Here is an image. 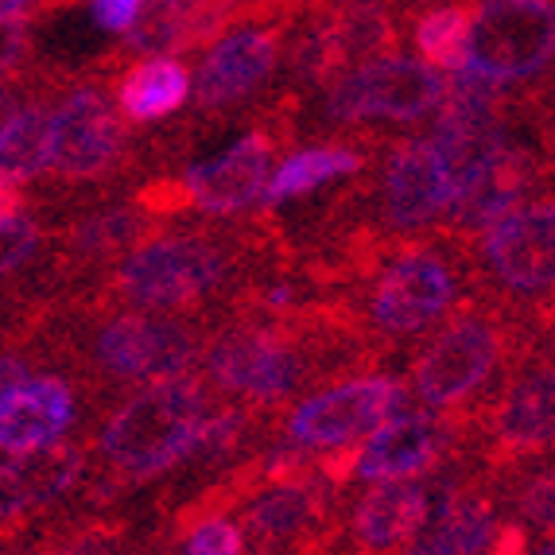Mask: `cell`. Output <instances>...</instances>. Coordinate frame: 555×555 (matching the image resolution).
Wrapping results in <instances>:
<instances>
[{
    "instance_id": "obj_27",
    "label": "cell",
    "mask_w": 555,
    "mask_h": 555,
    "mask_svg": "<svg viewBox=\"0 0 555 555\" xmlns=\"http://www.w3.org/2000/svg\"><path fill=\"white\" fill-rule=\"evenodd\" d=\"M176 540H183L179 555H245V537L241 528L225 517H206L179 532Z\"/></svg>"
},
{
    "instance_id": "obj_34",
    "label": "cell",
    "mask_w": 555,
    "mask_h": 555,
    "mask_svg": "<svg viewBox=\"0 0 555 555\" xmlns=\"http://www.w3.org/2000/svg\"><path fill=\"white\" fill-rule=\"evenodd\" d=\"M404 555H451L447 552V547H439L436 540H412V544H408V552Z\"/></svg>"
},
{
    "instance_id": "obj_10",
    "label": "cell",
    "mask_w": 555,
    "mask_h": 555,
    "mask_svg": "<svg viewBox=\"0 0 555 555\" xmlns=\"http://www.w3.org/2000/svg\"><path fill=\"white\" fill-rule=\"evenodd\" d=\"M326 125L331 129H358L361 120H424L443 102V75L412 55H385L346 70L326 86Z\"/></svg>"
},
{
    "instance_id": "obj_3",
    "label": "cell",
    "mask_w": 555,
    "mask_h": 555,
    "mask_svg": "<svg viewBox=\"0 0 555 555\" xmlns=\"http://www.w3.org/2000/svg\"><path fill=\"white\" fill-rule=\"evenodd\" d=\"M210 412V389L203 377H171L137 389L105 416L102 431L93 439L102 459L105 481L90 493L102 505V493H120L125 486H140L159 474L176 470L183 454L198 436V424Z\"/></svg>"
},
{
    "instance_id": "obj_25",
    "label": "cell",
    "mask_w": 555,
    "mask_h": 555,
    "mask_svg": "<svg viewBox=\"0 0 555 555\" xmlns=\"http://www.w3.org/2000/svg\"><path fill=\"white\" fill-rule=\"evenodd\" d=\"M501 493H509L513 505L520 509L525 517V528H540V537H552V525H555V478H552V466L540 463V470H525L520 478H513L509 486H501Z\"/></svg>"
},
{
    "instance_id": "obj_24",
    "label": "cell",
    "mask_w": 555,
    "mask_h": 555,
    "mask_svg": "<svg viewBox=\"0 0 555 555\" xmlns=\"http://www.w3.org/2000/svg\"><path fill=\"white\" fill-rule=\"evenodd\" d=\"M412 39H416L420 63H427L431 70H463L466 66V36H470V4H443L431 9L412 24Z\"/></svg>"
},
{
    "instance_id": "obj_29",
    "label": "cell",
    "mask_w": 555,
    "mask_h": 555,
    "mask_svg": "<svg viewBox=\"0 0 555 555\" xmlns=\"http://www.w3.org/2000/svg\"><path fill=\"white\" fill-rule=\"evenodd\" d=\"M140 4H144V0H90L93 24L113 31V36H125V31L137 24Z\"/></svg>"
},
{
    "instance_id": "obj_17",
    "label": "cell",
    "mask_w": 555,
    "mask_h": 555,
    "mask_svg": "<svg viewBox=\"0 0 555 555\" xmlns=\"http://www.w3.org/2000/svg\"><path fill=\"white\" fill-rule=\"evenodd\" d=\"M547 171H552V156L513 137L509 149L501 152L478 179H470L463 191L451 195V203L443 210V230L470 241L474 233L498 222L501 214H509L513 206L537 195V179L547 183Z\"/></svg>"
},
{
    "instance_id": "obj_19",
    "label": "cell",
    "mask_w": 555,
    "mask_h": 555,
    "mask_svg": "<svg viewBox=\"0 0 555 555\" xmlns=\"http://www.w3.org/2000/svg\"><path fill=\"white\" fill-rule=\"evenodd\" d=\"M78 397L63 377H28L0 400V451L31 454L55 447L75 427Z\"/></svg>"
},
{
    "instance_id": "obj_11",
    "label": "cell",
    "mask_w": 555,
    "mask_h": 555,
    "mask_svg": "<svg viewBox=\"0 0 555 555\" xmlns=\"http://www.w3.org/2000/svg\"><path fill=\"white\" fill-rule=\"evenodd\" d=\"M400 412H408V385L385 377V373H373V377L334 380L323 392L304 397L280 420V431L307 451H326V447L365 439L373 427Z\"/></svg>"
},
{
    "instance_id": "obj_12",
    "label": "cell",
    "mask_w": 555,
    "mask_h": 555,
    "mask_svg": "<svg viewBox=\"0 0 555 555\" xmlns=\"http://www.w3.org/2000/svg\"><path fill=\"white\" fill-rule=\"evenodd\" d=\"M380 149H385V156L380 152L373 156V164H377V206L370 214V225L377 233L431 230L451 203V179H447L431 140H385Z\"/></svg>"
},
{
    "instance_id": "obj_14",
    "label": "cell",
    "mask_w": 555,
    "mask_h": 555,
    "mask_svg": "<svg viewBox=\"0 0 555 555\" xmlns=\"http://www.w3.org/2000/svg\"><path fill=\"white\" fill-rule=\"evenodd\" d=\"M167 222L152 218L149 210H140L137 203H98L93 210L78 214L66 225H59L55 245H51V264H47V280L59 287L75 284H98L105 272L117 264L120 257H129L140 241H149Z\"/></svg>"
},
{
    "instance_id": "obj_20",
    "label": "cell",
    "mask_w": 555,
    "mask_h": 555,
    "mask_svg": "<svg viewBox=\"0 0 555 555\" xmlns=\"http://www.w3.org/2000/svg\"><path fill=\"white\" fill-rule=\"evenodd\" d=\"M377 152H380L377 137L334 140V144H315V149L292 152V156L276 167V176H269V183H264V203H269V210H272V206L315 195L319 186L331 183V179L361 176L365 167H373Z\"/></svg>"
},
{
    "instance_id": "obj_33",
    "label": "cell",
    "mask_w": 555,
    "mask_h": 555,
    "mask_svg": "<svg viewBox=\"0 0 555 555\" xmlns=\"http://www.w3.org/2000/svg\"><path fill=\"white\" fill-rule=\"evenodd\" d=\"M31 12H51V0H0V16H24Z\"/></svg>"
},
{
    "instance_id": "obj_13",
    "label": "cell",
    "mask_w": 555,
    "mask_h": 555,
    "mask_svg": "<svg viewBox=\"0 0 555 555\" xmlns=\"http://www.w3.org/2000/svg\"><path fill=\"white\" fill-rule=\"evenodd\" d=\"M454 451H474V427L451 412H400L373 427L370 439H361L353 478L361 481H397L427 478ZM478 454V451H474Z\"/></svg>"
},
{
    "instance_id": "obj_1",
    "label": "cell",
    "mask_w": 555,
    "mask_h": 555,
    "mask_svg": "<svg viewBox=\"0 0 555 555\" xmlns=\"http://www.w3.org/2000/svg\"><path fill=\"white\" fill-rule=\"evenodd\" d=\"M540 343H552V319L513 307L478 287L412 353L408 389L431 412L463 416L478 439L486 408Z\"/></svg>"
},
{
    "instance_id": "obj_21",
    "label": "cell",
    "mask_w": 555,
    "mask_h": 555,
    "mask_svg": "<svg viewBox=\"0 0 555 555\" xmlns=\"http://www.w3.org/2000/svg\"><path fill=\"white\" fill-rule=\"evenodd\" d=\"M326 28H331V43L343 75L353 70V66L370 63V59L397 55L400 39H404L397 0H343V4H326Z\"/></svg>"
},
{
    "instance_id": "obj_15",
    "label": "cell",
    "mask_w": 555,
    "mask_h": 555,
    "mask_svg": "<svg viewBox=\"0 0 555 555\" xmlns=\"http://www.w3.org/2000/svg\"><path fill=\"white\" fill-rule=\"evenodd\" d=\"M284 24L287 20H249L214 39L203 51L195 86H191L195 109L222 113L245 105L253 93L264 90L284 55Z\"/></svg>"
},
{
    "instance_id": "obj_23",
    "label": "cell",
    "mask_w": 555,
    "mask_h": 555,
    "mask_svg": "<svg viewBox=\"0 0 555 555\" xmlns=\"http://www.w3.org/2000/svg\"><path fill=\"white\" fill-rule=\"evenodd\" d=\"M47 159H51V105L36 98L0 125V176H9L12 183H28L43 176Z\"/></svg>"
},
{
    "instance_id": "obj_36",
    "label": "cell",
    "mask_w": 555,
    "mask_h": 555,
    "mask_svg": "<svg viewBox=\"0 0 555 555\" xmlns=\"http://www.w3.org/2000/svg\"><path fill=\"white\" fill-rule=\"evenodd\" d=\"M304 4H311V0H304ZM319 4H331V0H319Z\"/></svg>"
},
{
    "instance_id": "obj_4",
    "label": "cell",
    "mask_w": 555,
    "mask_h": 555,
    "mask_svg": "<svg viewBox=\"0 0 555 555\" xmlns=\"http://www.w3.org/2000/svg\"><path fill=\"white\" fill-rule=\"evenodd\" d=\"M137 164V144L120 125L109 102V86L90 70L70 75L63 102L51 109V159H47V191L75 195V191H109Z\"/></svg>"
},
{
    "instance_id": "obj_37",
    "label": "cell",
    "mask_w": 555,
    "mask_h": 555,
    "mask_svg": "<svg viewBox=\"0 0 555 555\" xmlns=\"http://www.w3.org/2000/svg\"><path fill=\"white\" fill-rule=\"evenodd\" d=\"M466 4H470V0H466Z\"/></svg>"
},
{
    "instance_id": "obj_30",
    "label": "cell",
    "mask_w": 555,
    "mask_h": 555,
    "mask_svg": "<svg viewBox=\"0 0 555 555\" xmlns=\"http://www.w3.org/2000/svg\"><path fill=\"white\" fill-rule=\"evenodd\" d=\"M486 552L490 555H532V537H528V528L517 525V520H501Z\"/></svg>"
},
{
    "instance_id": "obj_9",
    "label": "cell",
    "mask_w": 555,
    "mask_h": 555,
    "mask_svg": "<svg viewBox=\"0 0 555 555\" xmlns=\"http://www.w3.org/2000/svg\"><path fill=\"white\" fill-rule=\"evenodd\" d=\"M343 532L338 490L323 474L253 493L241 517V537L253 544V555H334Z\"/></svg>"
},
{
    "instance_id": "obj_2",
    "label": "cell",
    "mask_w": 555,
    "mask_h": 555,
    "mask_svg": "<svg viewBox=\"0 0 555 555\" xmlns=\"http://www.w3.org/2000/svg\"><path fill=\"white\" fill-rule=\"evenodd\" d=\"M78 334L70 350L82 361V377L93 389H149L159 380L183 377L203 358L210 319L149 315L132 307L102 304L90 292H66V311Z\"/></svg>"
},
{
    "instance_id": "obj_28",
    "label": "cell",
    "mask_w": 555,
    "mask_h": 555,
    "mask_svg": "<svg viewBox=\"0 0 555 555\" xmlns=\"http://www.w3.org/2000/svg\"><path fill=\"white\" fill-rule=\"evenodd\" d=\"M31 24L24 16H0V82L28 70Z\"/></svg>"
},
{
    "instance_id": "obj_7",
    "label": "cell",
    "mask_w": 555,
    "mask_h": 555,
    "mask_svg": "<svg viewBox=\"0 0 555 555\" xmlns=\"http://www.w3.org/2000/svg\"><path fill=\"white\" fill-rule=\"evenodd\" d=\"M296 109L299 93H280L269 109H260V125L222 152L218 159L186 167L179 176L186 210L191 214H214V218H230V214L249 210L272 176V159L296 140Z\"/></svg>"
},
{
    "instance_id": "obj_6",
    "label": "cell",
    "mask_w": 555,
    "mask_h": 555,
    "mask_svg": "<svg viewBox=\"0 0 555 555\" xmlns=\"http://www.w3.org/2000/svg\"><path fill=\"white\" fill-rule=\"evenodd\" d=\"M478 284L498 299L552 319L555 287V203L552 191L525 198L470 237Z\"/></svg>"
},
{
    "instance_id": "obj_35",
    "label": "cell",
    "mask_w": 555,
    "mask_h": 555,
    "mask_svg": "<svg viewBox=\"0 0 555 555\" xmlns=\"http://www.w3.org/2000/svg\"><path fill=\"white\" fill-rule=\"evenodd\" d=\"M532 555H552V540H544L540 547H532Z\"/></svg>"
},
{
    "instance_id": "obj_5",
    "label": "cell",
    "mask_w": 555,
    "mask_h": 555,
    "mask_svg": "<svg viewBox=\"0 0 555 555\" xmlns=\"http://www.w3.org/2000/svg\"><path fill=\"white\" fill-rule=\"evenodd\" d=\"M555 439V370H552V343H540L537 350L520 361L501 385L498 400L486 408L478 424V466L493 493L509 486L525 470L547 463Z\"/></svg>"
},
{
    "instance_id": "obj_32",
    "label": "cell",
    "mask_w": 555,
    "mask_h": 555,
    "mask_svg": "<svg viewBox=\"0 0 555 555\" xmlns=\"http://www.w3.org/2000/svg\"><path fill=\"white\" fill-rule=\"evenodd\" d=\"M24 186L12 183L9 176H0V218H12V214H24Z\"/></svg>"
},
{
    "instance_id": "obj_31",
    "label": "cell",
    "mask_w": 555,
    "mask_h": 555,
    "mask_svg": "<svg viewBox=\"0 0 555 555\" xmlns=\"http://www.w3.org/2000/svg\"><path fill=\"white\" fill-rule=\"evenodd\" d=\"M304 0H249L253 20H287Z\"/></svg>"
},
{
    "instance_id": "obj_26",
    "label": "cell",
    "mask_w": 555,
    "mask_h": 555,
    "mask_svg": "<svg viewBox=\"0 0 555 555\" xmlns=\"http://www.w3.org/2000/svg\"><path fill=\"white\" fill-rule=\"evenodd\" d=\"M39 249H43V225L36 218H28V214L0 218V280L36 260Z\"/></svg>"
},
{
    "instance_id": "obj_18",
    "label": "cell",
    "mask_w": 555,
    "mask_h": 555,
    "mask_svg": "<svg viewBox=\"0 0 555 555\" xmlns=\"http://www.w3.org/2000/svg\"><path fill=\"white\" fill-rule=\"evenodd\" d=\"M427 490L420 478L377 481L346 517L353 555H404L427 520Z\"/></svg>"
},
{
    "instance_id": "obj_16",
    "label": "cell",
    "mask_w": 555,
    "mask_h": 555,
    "mask_svg": "<svg viewBox=\"0 0 555 555\" xmlns=\"http://www.w3.org/2000/svg\"><path fill=\"white\" fill-rule=\"evenodd\" d=\"M86 478V447L55 443L0 463V544L36 528L51 505Z\"/></svg>"
},
{
    "instance_id": "obj_8",
    "label": "cell",
    "mask_w": 555,
    "mask_h": 555,
    "mask_svg": "<svg viewBox=\"0 0 555 555\" xmlns=\"http://www.w3.org/2000/svg\"><path fill=\"white\" fill-rule=\"evenodd\" d=\"M555 9L552 0H474L466 70L498 86L552 75Z\"/></svg>"
},
{
    "instance_id": "obj_22",
    "label": "cell",
    "mask_w": 555,
    "mask_h": 555,
    "mask_svg": "<svg viewBox=\"0 0 555 555\" xmlns=\"http://www.w3.org/2000/svg\"><path fill=\"white\" fill-rule=\"evenodd\" d=\"M191 98V75L176 55H144L117 75V105L129 125L149 129L156 120L183 109Z\"/></svg>"
}]
</instances>
